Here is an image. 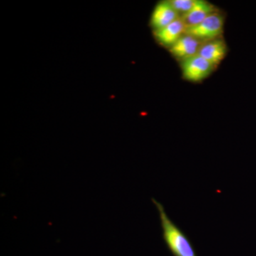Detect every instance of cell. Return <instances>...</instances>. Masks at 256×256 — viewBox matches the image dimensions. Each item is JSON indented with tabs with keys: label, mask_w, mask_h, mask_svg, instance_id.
I'll use <instances>...</instances> for the list:
<instances>
[{
	"label": "cell",
	"mask_w": 256,
	"mask_h": 256,
	"mask_svg": "<svg viewBox=\"0 0 256 256\" xmlns=\"http://www.w3.org/2000/svg\"><path fill=\"white\" fill-rule=\"evenodd\" d=\"M159 213L162 236L166 247L173 256H197L193 244L186 234L170 218L160 202L152 198Z\"/></svg>",
	"instance_id": "6da1fadb"
},
{
	"label": "cell",
	"mask_w": 256,
	"mask_h": 256,
	"mask_svg": "<svg viewBox=\"0 0 256 256\" xmlns=\"http://www.w3.org/2000/svg\"><path fill=\"white\" fill-rule=\"evenodd\" d=\"M224 16L220 12L214 13L204 20L185 30L186 34L191 35L202 42L220 38L224 31Z\"/></svg>",
	"instance_id": "7a4b0ae2"
},
{
	"label": "cell",
	"mask_w": 256,
	"mask_h": 256,
	"mask_svg": "<svg viewBox=\"0 0 256 256\" xmlns=\"http://www.w3.org/2000/svg\"><path fill=\"white\" fill-rule=\"evenodd\" d=\"M214 68V66L198 54L182 60L183 78L190 82H202Z\"/></svg>",
	"instance_id": "3957f363"
},
{
	"label": "cell",
	"mask_w": 256,
	"mask_h": 256,
	"mask_svg": "<svg viewBox=\"0 0 256 256\" xmlns=\"http://www.w3.org/2000/svg\"><path fill=\"white\" fill-rule=\"evenodd\" d=\"M180 18L170 1L160 2L156 5L150 18V25L154 31L165 28Z\"/></svg>",
	"instance_id": "277c9868"
},
{
	"label": "cell",
	"mask_w": 256,
	"mask_h": 256,
	"mask_svg": "<svg viewBox=\"0 0 256 256\" xmlns=\"http://www.w3.org/2000/svg\"><path fill=\"white\" fill-rule=\"evenodd\" d=\"M186 28L183 20L180 18L165 28L154 31V35L162 46L170 48L184 35Z\"/></svg>",
	"instance_id": "5b68a950"
},
{
	"label": "cell",
	"mask_w": 256,
	"mask_h": 256,
	"mask_svg": "<svg viewBox=\"0 0 256 256\" xmlns=\"http://www.w3.org/2000/svg\"><path fill=\"white\" fill-rule=\"evenodd\" d=\"M202 42L191 35H183L172 46L170 47V52L175 58L184 60L198 54Z\"/></svg>",
	"instance_id": "8992f818"
},
{
	"label": "cell",
	"mask_w": 256,
	"mask_h": 256,
	"mask_svg": "<svg viewBox=\"0 0 256 256\" xmlns=\"http://www.w3.org/2000/svg\"><path fill=\"white\" fill-rule=\"evenodd\" d=\"M226 44L222 38H216L210 41L202 42L198 54L217 66L226 56Z\"/></svg>",
	"instance_id": "52a82bcc"
},
{
	"label": "cell",
	"mask_w": 256,
	"mask_h": 256,
	"mask_svg": "<svg viewBox=\"0 0 256 256\" xmlns=\"http://www.w3.org/2000/svg\"><path fill=\"white\" fill-rule=\"evenodd\" d=\"M218 12V9L212 3L204 0H196L193 8L181 18L186 28H188L198 24L210 15Z\"/></svg>",
	"instance_id": "ba28073f"
},
{
	"label": "cell",
	"mask_w": 256,
	"mask_h": 256,
	"mask_svg": "<svg viewBox=\"0 0 256 256\" xmlns=\"http://www.w3.org/2000/svg\"><path fill=\"white\" fill-rule=\"evenodd\" d=\"M170 2L181 18L193 8L196 0H171Z\"/></svg>",
	"instance_id": "9c48e42d"
}]
</instances>
